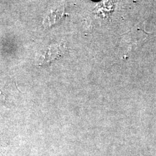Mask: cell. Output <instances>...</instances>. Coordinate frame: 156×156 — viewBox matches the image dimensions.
<instances>
[{"label":"cell","instance_id":"cell-1","mask_svg":"<svg viewBox=\"0 0 156 156\" xmlns=\"http://www.w3.org/2000/svg\"><path fill=\"white\" fill-rule=\"evenodd\" d=\"M65 9L63 7H58L51 9L45 17L43 24L46 27H49L59 22L64 15Z\"/></svg>","mask_w":156,"mask_h":156},{"label":"cell","instance_id":"cell-2","mask_svg":"<svg viewBox=\"0 0 156 156\" xmlns=\"http://www.w3.org/2000/svg\"><path fill=\"white\" fill-rule=\"evenodd\" d=\"M60 46L57 45H55V46H51L45 53V58L44 62L45 63L51 62L53 59L56 58L60 54Z\"/></svg>","mask_w":156,"mask_h":156},{"label":"cell","instance_id":"cell-3","mask_svg":"<svg viewBox=\"0 0 156 156\" xmlns=\"http://www.w3.org/2000/svg\"><path fill=\"white\" fill-rule=\"evenodd\" d=\"M94 1H98V0H94Z\"/></svg>","mask_w":156,"mask_h":156}]
</instances>
